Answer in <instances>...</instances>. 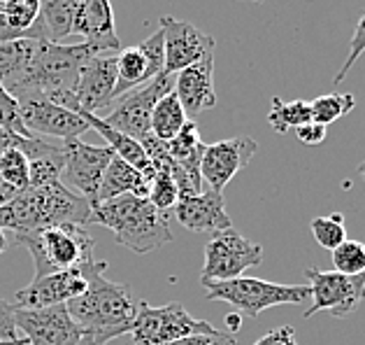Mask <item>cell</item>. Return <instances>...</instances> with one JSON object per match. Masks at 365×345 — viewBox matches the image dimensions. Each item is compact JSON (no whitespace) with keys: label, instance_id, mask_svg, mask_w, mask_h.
<instances>
[{"label":"cell","instance_id":"obj_25","mask_svg":"<svg viewBox=\"0 0 365 345\" xmlns=\"http://www.w3.org/2000/svg\"><path fill=\"white\" fill-rule=\"evenodd\" d=\"M312 119L309 112V101H282L274 96L270 103V112H268V124L277 131V134H287L291 129L302 126L305 121Z\"/></svg>","mask_w":365,"mask_h":345},{"label":"cell","instance_id":"obj_27","mask_svg":"<svg viewBox=\"0 0 365 345\" xmlns=\"http://www.w3.org/2000/svg\"><path fill=\"white\" fill-rule=\"evenodd\" d=\"M35 47V38H21L14 42L0 45V84H5L12 75H16L31 59Z\"/></svg>","mask_w":365,"mask_h":345},{"label":"cell","instance_id":"obj_10","mask_svg":"<svg viewBox=\"0 0 365 345\" xmlns=\"http://www.w3.org/2000/svg\"><path fill=\"white\" fill-rule=\"evenodd\" d=\"M61 145H63V175H61V182L68 189L73 187L93 208L98 203V189H101L103 175L108 171L114 152L108 145L96 147L79 138L61 140Z\"/></svg>","mask_w":365,"mask_h":345},{"label":"cell","instance_id":"obj_36","mask_svg":"<svg viewBox=\"0 0 365 345\" xmlns=\"http://www.w3.org/2000/svg\"><path fill=\"white\" fill-rule=\"evenodd\" d=\"M14 308L16 306H12L10 301L0 299V341H19V331L14 324Z\"/></svg>","mask_w":365,"mask_h":345},{"label":"cell","instance_id":"obj_1","mask_svg":"<svg viewBox=\"0 0 365 345\" xmlns=\"http://www.w3.org/2000/svg\"><path fill=\"white\" fill-rule=\"evenodd\" d=\"M105 269H108V261H98V266L88 273V285L84 294L66 304L70 317L98 345H105L112 339L130 334L133 322L138 317V306L133 301L130 287L123 285V282L108 280Z\"/></svg>","mask_w":365,"mask_h":345},{"label":"cell","instance_id":"obj_8","mask_svg":"<svg viewBox=\"0 0 365 345\" xmlns=\"http://www.w3.org/2000/svg\"><path fill=\"white\" fill-rule=\"evenodd\" d=\"M170 91H175V75L163 70L151 82L123 94L114 110L108 117H103V121L119 134L142 143L151 134V110Z\"/></svg>","mask_w":365,"mask_h":345},{"label":"cell","instance_id":"obj_13","mask_svg":"<svg viewBox=\"0 0 365 345\" xmlns=\"http://www.w3.org/2000/svg\"><path fill=\"white\" fill-rule=\"evenodd\" d=\"M16 105H19L24 126L33 136L40 134L58 140H70L88 131V124L77 112L61 108L44 96H21V99H16Z\"/></svg>","mask_w":365,"mask_h":345},{"label":"cell","instance_id":"obj_46","mask_svg":"<svg viewBox=\"0 0 365 345\" xmlns=\"http://www.w3.org/2000/svg\"><path fill=\"white\" fill-rule=\"evenodd\" d=\"M359 173H361V175H363V178H365V161H363V164L359 166Z\"/></svg>","mask_w":365,"mask_h":345},{"label":"cell","instance_id":"obj_5","mask_svg":"<svg viewBox=\"0 0 365 345\" xmlns=\"http://www.w3.org/2000/svg\"><path fill=\"white\" fill-rule=\"evenodd\" d=\"M205 299L224 301L233 306L240 315L258 317L263 311L274 306H291L309 301V285H279V282L240 276L224 282H202Z\"/></svg>","mask_w":365,"mask_h":345},{"label":"cell","instance_id":"obj_43","mask_svg":"<svg viewBox=\"0 0 365 345\" xmlns=\"http://www.w3.org/2000/svg\"><path fill=\"white\" fill-rule=\"evenodd\" d=\"M77 345H98V343H96L88 334H84V336H82V341H79Z\"/></svg>","mask_w":365,"mask_h":345},{"label":"cell","instance_id":"obj_31","mask_svg":"<svg viewBox=\"0 0 365 345\" xmlns=\"http://www.w3.org/2000/svg\"><path fill=\"white\" fill-rule=\"evenodd\" d=\"M312 236L324 250H335L337 245L346 241V229L342 215H328V217H314L312 219Z\"/></svg>","mask_w":365,"mask_h":345},{"label":"cell","instance_id":"obj_33","mask_svg":"<svg viewBox=\"0 0 365 345\" xmlns=\"http://www.w3.org/2000/svg\"><path fill=\"white\" fill-rule=\"evenodd\" d=\"M149 203L156 210L161 212H170L175 210L177 201H180V189L173 180L170 173H156L154 180L149 182V194H147Z\"/></svg>","mask_w":365,"mask_h":345},{"label":"cell","instance_id":"obj_49","mask_svg":"<svg viewBox=\"0 0 365 345\" xmlns=\"http://www.w3.org/2000/svg\"><path fill=\"white\" fill-rule=\"evenodd\" d=\"M254 3H256V0H254Z\"/></svg>","mask_w":365,"mask_h":345},{"label":"cell","instance_id":"obj_3","mask_svg":"<svg viewBox=\"0 0 365 345\" xmlns=\"http://www.w3.org/2000/svg\"><path fill=\"white\" fill-rule=\"evenodd\" d=\"M88 224L108 226L117 243L135 254L154 252L156 247L173 241L168 212L156 210L149 199L133 196V194H123L119 199L93 206Z\"/></svg>","mask_w":365,"mask_h":345},{"label":"cell","instance_id":"obj_28","mask_svg":"<svg viewBox=\"0 0 365 345\" xmlns=\"http://www.w3.org/2000/svg\"><path fill=\"white\" fill-rule=\"evenodd\" d=\"M0 180H5L19 191L31 187V164L24 152L10 149L7 154H3V159H0Z\"/></svg>","mask_w":365,"mask_h":345},{"label":"cell","instance_id":"obj_45","mask_svg":"<svg viewBox=\"0 0 365 345\" xmlns=\"http://www.w3.org/2000/svg\"><path fill=\"white\" fill-rule=\"evenodd\" d=\"M0 345H29L26 339H19V341H0Z\"/></svg>","mask_w":365,"mask_h":345},{"label":"cell","instance_id":"obj_29","mask_svg":"<svg viewBox=\"0 0 365 345\" xmlns=\"http://www.w3.org/2000/svg\"><path fill=\"white\" fill-rule=\"evenodd\" d=\"M331 254L337 273H344V276H361V273H365V243L346 238Z\"/></svg>","mask_w":365,"mask_h":345},{"label":"cell","instance_id":"obj_6","mask_svg":"<svg viewBox=\"0 0 365 345\" xmlns=\"http://www.w3.org/2000/svg\"><path fill=\"white\" fill-rule=\"evenodd\" d=\"M212 331L217 329L207 320H195L177 301H170V304L161 308L149 306L145 301L138 308V317L133 322L130 336L135 345H168L173 341L186 339V336Z\"/></svg>","mask_w":365,"mask_h":345},{"label":"cell","instance_id":"obj_20","mask_svg":"<svg viewBox=\"0 0 365 345\" xmlns=\"http://www.w3.org/2000/svg\"><path fill=\"white\" fill-rule=\"evenodd\" d=\"M79 0H40L38 21L29 31V38L61 42L68 35H73L75 16H77Z\"/></svg>","mask_w":365,"mask_h":345},{"label":"cell","instance_id":"obj_48","mask_svg":"<svg viewBox=\"0 0 365 345\" xmlns=\"http://www.w3.org/2000/svg\"><path fill=\"white\" fill-rule=\"evenodd\" d=\"M256 3H263V0H256Z\"/></svg>","mask_w":365,"mask_h":345},{"label":"cell","instance_id":"obj_38","mask_svg":"<svg viewBox=\"0 0 365 345\" xmlns=\"http://www.w3.org/2000/svg\"><path fill=\"white\" fill-rule=\"evenodd\" d=\"M254 345H298V339L293 326H279V329H272L263 339H258Z\"/></svg>","mask_w":365,"mask_h":345},{"label":"cell","instance_id":"obj_12","mask_svg":"<svg viewBox=\"0 0 365 345\" xmlns=\"http://www.w3.org/2000/svg\"><path fill=\"white\" fill-rule=\"evenodd\" d=\"M258 143L252 136H237L219 140L215 145H205L200 159V178L212 191H224L226 184L249 166L256 154Z\"/></svg>","mask_w":365,"mask_h":345},{"label":"cell","instance_id":"obj_4","mask_svg":"<svg viewBox=\"0 0 365 345\" xmlns=\"http://www.w3.org/2000/svg\"><path fill=\"white\" fill-rule=\"evenodd\" d=\"M14 243L31 252L35 264V278L58 271H77L93 264V238L79 224L47 226L40 231L16 234Z\"/></svg>","mask_w":365,"mask_h":345},{"label":"cell","instance_id":"obj_24","mask_svg":"<svg viewBox=\"0 0 365 345\" xmlns=\"http://www.w3.org/2000/svg\"><path fill=\"white\" fill-rule=\"evenodd\" d=\"M186 121H189V117H186L180 99H177L175 91H170L151 110V136L158 138L161 143H170Z\"/></svg>","mask_w":365,"mask_h":345},{"label":"cell","instance_id":"obj_26","mask_svg":"<svg viewBox=\"0 0 365 345\" xmlns=\"http://www.w3.org/2000/svg\"><path fill=\"white\" fill-rule=\"evenodd\" d=\"M354 108H356V96L351 94H326V96H319L314 101H309L312 121L324 124V126L342 119L344 114H349Z\"/></svg>","mask_w":365,"mask_h":345},{"label":"cell","instance_id":"obj_47","mask_svg":"<svg viewBox=\"0 0 365 345\" xmlns=\"http://www.w3.org/2000/svg\"><path fill=\"white\" fill-rule=\"evenodd\" d=\"M0 10H3V0H0Z\"/></svg>","mask_w":365,"mask_h":345},{"label":"cell","instance_id":"obj_2","mask_svg":"<svg viewBox=\"0 0 365 345\" xmlns=\"http://www.w3.org/2000/svg\"><path fill=\"white\" fill-rule=\"evenodd\" d=\"M91 203L73 194L63 182H51L44 187H29L16 199L0 208V229L3 231L31 234L47 226L88 224Z\"/></svg>","mask_w":365,"mask_h":345},{"label":"cell","instance_id":"obj_16","mask_svg":"<svg viewBox=\"0 0 365 345\" xmlns=\"http://www.w3.org/2000/svg\"><path fill=\"white\" fill-rule=\"evenodd\" d=\"M117 54L101 51L82 68L75 86L77 110L96 114L98 110L108 108L114 101V89H117Z\"/></svg>","mask_w":365,"mask_h":345},{"label":"cell","instance_id":"obj_9","mask_svg":"<svg viewBox=\"0 0 365 345\" xmlns=\"http://www.w3.org/2000/svg\"><path fill=\"white\" fill-rule=\"evenodd\" d=\"M312 291V306L305 311V317L317 313H331L333 317H349L359 311L365 301V273L361 276H344L337 271H322L309 266L305 269Z\"/></svg>","mask_w":365,"mask_h":345},{"label":"cell","instance_id":"obj_22","mask_svg":"<svg viewBox=\"0 0 365 345\" xmlns=\"http://www.w3.org/2000/svg\"><path fill=\"white\" fill-rule=\"evenodd\" d=\"M149 182L151 180H147L140 171H135V168L128 166L123 159H119L117 154H114L110 166H108V171H105V175H103L101 189H98V203L119 199V196H123V194H133V196L147 199Z\"/></svg>","mask_w":365,"mask_h":345},{"label":"cell","instance_id":"obj_39","mask_svg":"<svg viewBox=\"0 0 365 345\" xmlns=\"http://www.w3.org/2000/svg\"><path fill=\"white\" fill-rule=\"evenodd\" d=\"M24 140H26V138L12 134V131L0 129V159H3V154L10 152V149H19V152H21Z\"/></svg>","mask_w":365,"mask_h":345},{"label":"cell","instance_id":"obj_32","mask_svg":"<svg viewBox=\"0 0 365 345\" xmlns=\"http://www.w3.org/2000/svg\"><path fill=\"white\" fill-rule=\"evenodd\" d=\"M29 164H31V187H44V184L61 182V175H63V145L56 152L38 156Z\"/></svg>","mask_w":365,"mask_h":345},{"label":"cell","instance_id":"obj_34","mask_svg":"<svg viewBox=\"0 0 365 345\" xmlns=\"http://www.w3.org/2000/svg\"><path fill=\"white\" fill-rule=\"evenodd\" d=\"M363 51H365V12L359 19V24H356V31H354V38H351V45H349V54H346L342 68L337 70L335 82H342V79L349 75V70L354 68L356 61L363 56Z\"/></svg>","mask_w":365,"mask_h":345},{"label":"cell","instance_id":"obj_17","mask_svg":"<svg viewBox=\"0 0 365 345\" xmlns=\"http://www.w3.org/2000/svg\"><path fill=\"white\" fill-rule=\"evenodd\" d=\"M175 94L180 99L186 117H198L200 112L217 105L215 94V54L195 61L175 77Z\"/></svg>","mask_w":365,"mask_h":345},{"label":"cell","instance_id":"obj_23","mask_svg":"<svg viewBox=\"0 0 365 345\" xmlns=\"http://www.w3.org/2000/svg\"><path fill=\"white\" fill-rule=\"evenodd\" d=\"M154 77V68L149 66V61L142 54L140 47L121 49L117 54V89H114V99H121L123 94L151 82Z\"/></svg>","mask_w":365,"mask_h":345},{"label":"cell","instance_id":"obj_41","mask_svg":"<svg viewBox=\"0 0 365 345\" xmlns=\"http://www.w3.org/2000/svg\"><path fill=\"white\" fill-rule=\"evenodd\" d=\"M16 194H21V191L14 189L12 184H7L5 180H0V208H3L5 203H10L12 199H16Z\"/></svg>","mask_w":365,"mask_h":345},{"label":"cell","instance_id":"obj_21","mask_svg":"<svg viewBox=\"0 0 365 345\" xmlns=\"http://www.w3.org/2000/svg\"><path fill=\"white\" fill-rule=\"evenodd\" d=\"M77 114L88 124V129L98 131V136L105 138V143H108V147H110L112 152L117 154L119 159H123V161H126L128 166H133L135 171H140L147 180H154L156 171H154V166H151V161H149V156H147V152H145V147H142V145L138 143V140H133V138H128V136L119 134V131H114L112 126H108V124L103 121V117H96V114H91V112L77 110Z\"/></svg>","mask_w":365,"mask_h":345},{"label":"cell","instance_id":"obj_30","mask_svg":"<svg viewBox=\"0 0 365 345\" xmlns=\"http://www.w3.org/2000/svg\"><path fill=\"white\" fill-rule=\"evenodd\" d=\"M7 24L12 26L14 31L26 33L29 38V31L38 21L40 14V0H3V10Z\"/></svg>","mask_w":365,"mask_h":345},{"label":"cell","instance_id":"obj_15","mask_svg":"<svg viewBox=\"0 0 365 345\" xmlns=\"http://www.w3.org/2000/svg\"><path fill=\"white\" fill-rule=\"evenodd\" d=\"M98 266V261L88 264L86 269L77 271H58L49 276L33 278L31 285H26L14 294V304L19 308H47L70 304L79 294H84L88 285V273Z\"/></svg>","mask_w":365,"mask_h":345},{"label":"cell","instance_id":"obj_11","mask_svg":"<svg viewBox=\"0 0 365 345\" xmlns=\"http://www.w3.org/2000/svg\"><path fill=\"white\" fill-rule=\"evenodd\" d=\"M16 331L24 334L29 345H77L82 341V326L68 313V306L14 308Z\"/></svg>","mask_w":365,"mask_h":345},{"label":"cell","instance_id":"obj_40","mask_svg":"<svg viewBox=\"0 0 365 345\" xmlns=\"http://www.w3.org/2000/svg\"><path fill=\"white\" fill-rule=\"evenodd\" d=\"M26 38V33L21 31H14L10 24H7L5 14L0 12V45H5V42H14V40H21Z\"/></svg>","mask_w":365,"mask_h":345},{"label":"cell","instance_id":"obj_7","mask_svg":"<svg viewBox=\"0 0 365 345\" xmlns=\"http://www.w3.org/2000/svg\"><path fill=\"white\" fill-rule=\"evenodd\" d=\"M263 261V247L249 241L235 229L212 234L205 245V264L200 273L202 282H224L245 276L247 269H254Z\"/></svg>","mask_w":365,"mask_h":345},{"label":"cell","instance_id":"obj_14","mask_svg":"<svg viewBox=\"0 0 365 345\" xmlns=\"http://www.w3.org/2000/svg\"><path fill=\"white\" fill-rule=\"evenodd\" d=\"M163 47H165V73L177 75L184 68L193 66L195 61L215 54L217 42L212 35L195 29L193 24L175 19V16H161Z\"/></svg>","mask_w":365,"mask_h":345},{"label":"cell","instance_id":"obj_44","mask_svg":"<svg viewBox=\"0 0 365 345\" xmlns=\"http://www.w3.org/2000/svg\"><path fill=\"white\" fill-rule=\"evenodd\" d=\"M5 247H7V238H5V231L0 229V254L5 252Z\"/></svg>","mask_w":365,"mask_h":345},{"label":"cell","instance_id":"obj_42","mask_svg":"<svg viewBox=\"0 0 365 345\" xmlns=\"http://www.w3.org/2000/svg\"><path fill=\"white\" fill-rule=\"evenodd\" d=\"M226 322H228V331L235 336L240 331V326H242V317L237 313H230V315H226Z\"/></svg>","mask_w":365,"mask_h":345},{"label":"cell","instance_id":"obj_18","mask_svg":"<svg viewBox=\"0 0 365 345\" xmlns=\"http://www.w3.org/2000/svg\"><path fill=\"white\" fill-rule=\"evenodd\" d=\"M175 217L184 229L195 234L202 231H226V229H233L228 212H226V201L224 194L219 191H202L198 196H186L180 199L175 206Z\"/></svg>","mask_w":365,"mask_h":345},{"label":"cell","instance_id":"obj_19","mask_svg":"<svg viewBox=\"0 0 365 345\" xmlns=\"http://www.w3.org/2000/svg\"><path fill=\"white\" fill-rule=\"evenodd\" d=\"M73 33L82 35L86 45L101 51H121V40L114 31V10L110 0H79Z\"/></svg>","mask_w":365,"mask_h":345},{"label":"cell","instance_id":"obj_37","mask_svg":"<svg viewBox=\"0 0 365 345\" xmlns=\"http://www.w3.org/2000/svg\"><path fill=\"white\" fill-rule=\"evenodd\" d=\"M296 138L302 145H322L326 140V126L309 119V121L302 124V126L296 129Z\"/></svg>","mask_w":365,"mask_h":345},{"label":"cell","instance_id":"obj_35","mask_svg":"<svg viewBox=\"0 0 365 345\" xmlns=\"http://www.w3.org/2000/svg\"><path fill=\"white\" fill-rule=\"evenodd\" d=\"M168 345H237V339L233 334H226V331H212V334H193V336H186V339L180 341H173Z\"/></svg>","mask_w":365,"mask_h":345}]
</instances>
